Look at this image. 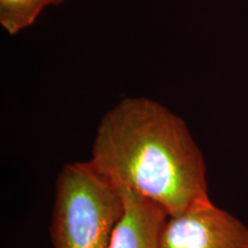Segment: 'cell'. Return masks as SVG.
Here are the masks:
<instances>
[{"label": "cell", "mask_w": 248, "mask_h": 248, "mask_svg": "<svg viewBox=\"0 0 248 248\" xmlns=\"http://www.w3.org/2000/svg\"><path fill=\"white\" fill-rule=\"evenodd\" d=\"M116 188H130L168 216L208 200L202 152L184 120L161 102L124 98L99 122L89 160Z\"/></svg>", "instance_id": "cell-1"}, {"label": "cell", "mask_w": 248, "mask_h": 248, "mask_svg": "<svg viewBox=\"0 0 248 248\" xmlns=\"http://www.w3.org/2000/svg\"><path fill=\"white\" fill-rule=\"evenodd\" d=\"M124 214L121 192L90 161L68 163L55 183L49 237L53 248H109Z\"/></svg>", "instance_id": "cell-2"}, {"label": "cell", "mask_w": 248, "mask_h": 248, "mask_svg": "<svg viewBox=\"0 0 248 248\" xmlns=\"http://www.w3.org/2000/svg\"><path fill=\"white\" fill-rule=\"evenodd\" d=\"M159 248H248V228L212 200L168 216Z\"/></svg>", "instance_id": "cell-3"}, {"label": "cell", "mask_w": 248, "mask_h": 248, "mask_svg": "<svg viewBox=\"0 0 248 248\" xmlns=\"http://www.w3.org/2000/svg\"><path fill=\"white\" fill-rule=\"evenodd\" d=\"M124 214L113 232L109 248H159L168 214L156 202L130 188H117Z\"/></svg>", "instance_id": "cell-4"}, {"label": "cell", "mask_w": 248, "mask_h": 248, "mask_svg": "<svg viewBox=\"0 0 248 248\" xmlns=\"http://www.w3.org/2000/svg\"><path fill=\"white\" fill-rule=\"evenodd\" d=\"M45 7L46 0H0V24L15 36L32 26Z\"/></svg>", "instance_id": "cell-5"}, {"label": "cell", "mask_w": 248, "mask_h": 248, "mask_svg": "<svg viewBox=\"0 0 248 248\" xmlns=\"http://www.w3.org/2000/svg\"><path fill=\"white\" fill-rule=\"evenodd\" d=\"M64 0H46V4L47 6H55V5H59V4H62Z\"/></svg>", "instance_id": "cell-6"}]
</instances>
